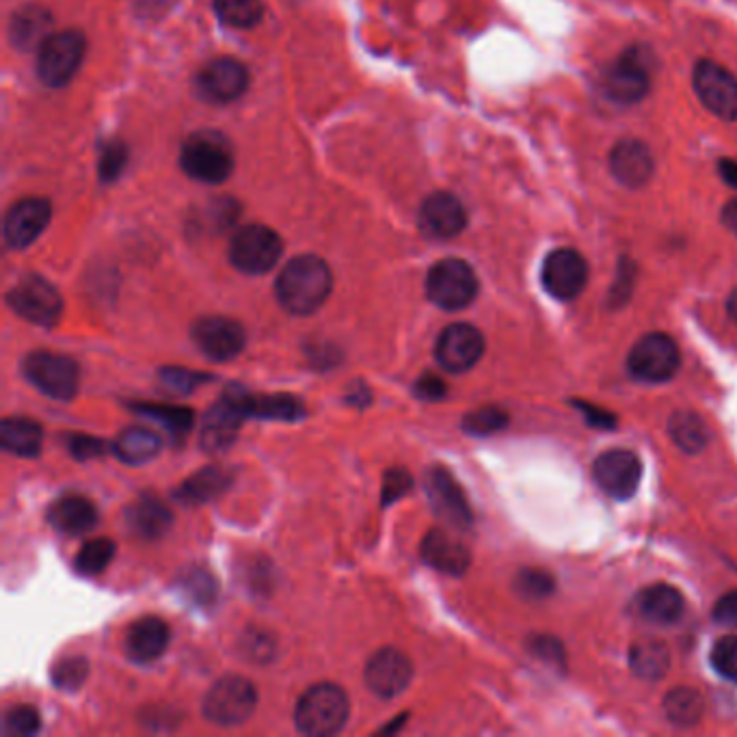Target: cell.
I'll return each instance as SVG.
<instances>
[{
	"instance_id": "cell-1",
	"label": "cell",
	"mask_w": 737,
	"mask_h": 737,
	"mask_svg": "<svg viewBox=\"0 0 737 737\" xmlns=\"http://www.w3.org/2000/svg\"><path fill=\"white\" fill-rule=\"evenodd\" d=\"M333 273L323 258L305 253L290 260L277 277V301L283 310L297 316L316 312L329 299Z\"/></svg>"
},
{
	"instance_id": "cell-2",
	"label": "cell",
	"mask_w": 737,
	"mask_h": 737,
	"mask_svg": "<svg viewBox=\"0 0 737 737\" xmlns=\"http://www.w3.org/2000/svg\"><path fill=\"white\" fill-rule=\"evenodd\" d=\"M180 167L186 176L201 185H224L236 167V152L230 138L219 131L204 128L186 138L180 152Z\"/></svg>"
},
{
	"instance_id": "cell-3",
	"label": "cell",
	"mask_w": 737,
	"mask_h": 737,
	"mask_svg": "<svg viewBox=\"0 0 737 737\" xmlns=\"http://www.w3.org/2000/svg\"><path fill=\"white\" fill-rule=\"evenodd\" d=\"M349 696L335 684H319L305 692L294 709V723L301 734L329 737L349 720Z\"/></svg>"
},
{
	"instance_id": "cell-4",
	"label": "cell",
	"mask_w": 737,
	"mask_h": 737,
	"mask_svg": "<svg viewBox=\"0 0 737 737\" xmlns=\"http://www.w3.org/2000/svg\"><path fill=\"white\" fill-rule=\"evenodd\" d=\"M87 40L81 31L68 29L50 33L35 50V72L40 81L50 87H65L83 65Z\"/></svg>"
},
{
	"instance_id": "cell-5",
	"label": "cell",
	"mask_w": 737,
	"mask_h": 737,
	"mask_svg": "<svg viewBox=\"0 0 737 737\" xmlns=\"http://www.w3.org/2000/svg\"><path fill=\"white\" fill-rule=\"evenodd\" d=\"M426 294L433 305L446 312H457L476 299L478 277L465 260H439L435 267H430L426 277Z\"/></svg>"
},
{
	"instance_id": "cell-6",
	"label": "cell",
	"mask_w": 737,
	"mask_h": 737,
	"mask_svg": "<svg viewBox=\"0 0 737 737\" xmlns=\"http://www.w3.org/2000/svg\"><path fill=\"white\" fill-rule=\"evenodd\" d=\"M281 253V236L267 226H245L231 238L230 262L245 276H264L273 271Z\"/></svg>"
},
{
	"instance_id": "cell-7",
	"label": "cell",
	"mask_w": 737,
	"mask_h": 737,
	"mask_svg": "<svg viewBox=\"0 0 737 737\" xmlns=\"http://www.w3.org/2000/svg\"><path fill=\"white\" fill-rule=\"evenodd\" d=\"M258 707V692L245 677L230 675L219 679L204 700V716L219 727L247 723Z\"/></svg>"
},
{
	"instance_id": "cell-8",
	"label": "cell",
	"mask_w": 737,
	"mask_h": 737,
	"mask_svg": "<svg viewBox=\"0 0 737 737\" xmlns=\"http://www.w3.org/2000/svg\"><path fill=\"white\" fill-rule=\"evenodd\" d=\"M251 403L253 396H249L242 387L231 385L204 419L201 448L208 453L228 450L242 426V419L251 415Z\"/></svg>"
},
{
	"instance_id": "cell-9",
	"label": "cell",
	"mask_w": 737,
	"mask_h": 737,
	"mask_svg": "<svg viewBox=\"0 0 737 737\" xmlns=\"http://www.w3.org/2000/svg\"><path fill=\"white\" fill-rule=\"evenodd\" d=\"M679 366V346L666 333H648L641 338L627 357V369L632 376L645 383H664L677 374Z\"/></svg>"
},
{
	"instance_id": "cell-10",
	"label": "cell",
	"mask_w": 737,
	"mask_h": 737,
	"mask_svg": "<svg viewBox=\"0 0 737 737\" xmlns=\"http://www.w3.org/2000/svg\"><path fill=\"white\" fill-rule=\"evenodd\" d=\"M9 308L24 321L52 326L63 312V299L59 290L44 277H24L7 294Z\"/></svg>"
},
{
	"instance_id": "cell-11",
	"label": "cell",
	"mask_w": 737,
	"mask_h": 737,
	"mask_svg": "<svg viewBox=\"0 0 737 737\" xmlns=\"http://www.w3.org/2000/svg\"><path fill=\"white\" fill-rule=\"evenodd\" d=\"M22 369L27 378L54 401H70L79 390V366L65 355L33 353Z\"/></svg>"
},
{
	"instance_id": "cell-12",
	"label": "cell",
	"mask_w": 737,
	"mask_h": 737,
	"mask_svg": "<svg viewBox=\"0 0 737 737\" xmlns=\"http://www.w3.org/2000/svg\"><path fill=\"white\" fill-rule=\"evenodd\" d=\"M694 92L718 117L737 120V79L714 61H698L694 68Z\"/></svg>"
},
{
	"instance_id": "cell-13",
	"label": "cell",
	"mask_w": 737,
	"mask_h": 737,
	"mask_svg": "<svg viewBox=\"0 0 737 737\" xmlns=\"http://www.w3.org/2000/svg\"><path fill=\"white\" fill-rule=\"evenodd\" d=\"M595 482L614 500H627L639 491L643 463L630 450H608L593 465Z\"/></svg>"
},
{
	"instance_id": "cell-14",
	"label": "cell",
	"mask_w": 737,
	"mask_h": 737,
	"mask_svg": "<svg viewBox=\"0 0 737 737\" xmlns=\"http://www.w3.org/2000/svg\"><path fill=\"white\" fill-rule=\"evenodd\" d=\"M417 226L424 236L435 240H450L459 236L467 226V212L461 199L446 190L428 195L419 206Z\"/></svg>"
},
{
	"instance_id": "cell-15",
	"label": "cell",
	"mask_w": 737,
	"mask_h": 737,
	"mask_svg": "<svg viewBox=\"0 0 737 737\" xmlns=\"http://www.w3.org/2000/svg\"><path fill=\"white\" fill-rule=\"evenodd\" d=\"M485 353V338L474 324L457 323L444 329L437 340L435 357L448 372H467L474 369Z\"/></svg>"
},
{
	"instance_id": "cell-16",
	"label": "cell",
	"mask_w": 737,
	"mask_h": 737,
	"mask_svg": "<svg viewBox=\"0 0 737 737\" xmlns=\"http://www.w3.org/2000/svg\"><path fill=\"white\" fill-rule=\"evenodd\" d=\"M543 288L558 301L575 299L587 281L589 264L573 249H556L543 262Z\"/></svg>"
},
{
	"instance_id": "cell-17",
	"label": "cell",
	"mask_w": 737,
	"mask_h": 737,
	"mask_svg": "<svg viewBox=\"0 0 737 737\" xmlns=\"http://www.w3.org/2000/svg\"><path fill=\"white\" fill-rule=\"evenodd\" d=\"M247 87H249V72L245 63L231 56L212 59L197 74V90L206 100L217 104H228L238 100L247 92Z\"/></svg>"
},
{
	"instance_id": "cell-18",
	"label": "cell",
	"mask_w": 737,
	"mask_h": 737,
	"mask_svg": "<svg viewBox=\"0 0 737 737\" xmlns=\"http://www.w3.org/2000/svg\"><path fill=\"white\" fill-rule=\"evenodd\" d=\"M52 217V206L44 197H24L15 201L4 217V242L11 249H24L33 245L46 230Z\"/></svg>"
},
{
	"instance_id": "cell-19",
	"label": "cell",
	"mask_w": 737,
	"mask_h": 737,
	"mask_svg": "<svg viewBox=\"0 0 737 737\" xmlns=\"http://www.w3.org/2000/svg\"><path fill=\"white\" fill-rule=\"evenodd\" d=\"M197 349L212 362H230L245 349V329L226 316H208L193 326Z\"/></svg>"
},
{
	"instance_id": "cell-20",
	"label": "cell",
	"mask_w": 737,
	"mask_h": 737,
	"mask_svg": "<svg viewBox=\"0 0 737 737\" xmlns=\"http://www.w3.org/2000/svg\"><path fill=\"white\" fill-rule=\"evenodd\" d=\"M651 85L648 70L639 52H625L603 72V92L621 104H634L645 97Z\"/></svg>"
},
{
	"instance_id": "cell-21",
	"label": "cell",
	"mask_w": 737,
	"mask_h": 737,
	"mask_svg": "<svg viewBox=\"0 0 737 737\" xmlns=\"http://www.w3.org/2000/svg\"><path fill=\"white\" fill-rule=\"evenodd\" d=\"M414 677V666L403 651L381 648L370 657L366 666V684L370 691L383 698H394L407 691Z\"/></svg>"
},
{
	"instance_id": "cell-22",
	"label": "cell",
	"mask_w": 737,
	"mask_h": 737,
	"mask_svg": "<svg viewBox=\"0 0 737 737\" xmlns=\"http://www.w3.org/2000/svg\"><path fill=\"white\" fill-rule=\"evenodd\" d=\"M426 491L430 505L455 528H467L471 523V510L465 500L459 482L444 467H433L426 474Z\"/></svg>"
},
{
	"instance_id": "cell-23",
	"label": "cell",
	"mask_w": 737,
	"mask_h": 737,
	"mask_svg": "<svg viewBox=\"0 0 737 737\" xmlns=\"http://www.w3.org/2000/svg\"><path fill=\"white\" fill-rule=\"evenodd\" d=\"M612 176L627 188H641L653 176V156L645 143L625 138L610 152Z\"/></svg>"
},
{
	"instance_id": "cell-24",
	"label": "cell",
	"mask_w": 737,
	"mask_h": 737,
	"mask_svg": "<svg viewBox=\"0 0 737 737\" xmlns=\"http://www.w3.org/2000/svg\"><path fill=\"white\" fill-rule=\"evenodd\" d=\"M169 639H172L169 625L160 616H145V619H138L137 623H133V627L128 630L126 651L135 662L147 664V662L158 660L165 653Z\"/></svg>"
},
{
	"instance_id": "cell-25",
	"label": "cell",
	"mask_w": 737,
	"mask_h": 737,
	"mask_svg": "<svg viewBox=\"0 0 737 737\" xmlns=\"http://www.w3.org/2000/svg\"><path fill=\"white\" fill-rule=\"evenodd\" d=\"M422 558L437 571L448 575H463L469 569V552L444 530H430L422 543Z\"/></svg>"
},
{
	"instance_id": "cell-26",
	"label": "cell",
	"mask_w": 737,
	"mask_h": 737,
	"mask_svg": "<svg viewBox=\"0 0 737 737\" xmlns=\"http://www.w3.org/2000/svg\"><path fill=\"white\" fill-rule=\"evenodd\" d=\"M48 521L63 534H83L97 523V510L87 498L65 496L50 507Z\"/></svg>"
},
{
	"instance_id": "cell-27",
	"label": "cell",
	"mask_w": 737,
	"mask_h": 737,
	"mask_svg": "<svg viewBox=\"0 0 737 737\" xmlns=\"http://www.w3.org/2000/svg\"><path fill=\"white\" fill-rule=\"evenodd\" d=\"M172 521H174L172 510L165 502H160L158 498H152V496L137 498L133 502V507L128 508V523L143 539L163 537L169 530Z\"/></svg>"
},
{
	"instance_id": "cell-28",
	"label": "cell",
	"mask_w": 737,
	"mask_h": 737,
	"mask_svg": "<svg viewBox=\"0 0 737 737\" xmlns=\"http://www.w3.org/2000/svg\"><path fill=\"white\" fill-rule=\"evenodd\" d=\"M2 448L18 457H38L42 450V426L29 417H7L0 424Z\"/></svg>"
},
{
	"instance_id": "cell-29",
	"label": "cell",
	"mask_w": 737,
	"mask_h": 737,
	"mask_svg": "<svg viewBox=\"0 0 737 737\" xmlns=\"http://www.w3.org/2000/svg\"><path fill=\"white\" fill-rule=\"evenodd\" d=\"M639 610L643 612V616L648 621L660 623V625H668V623H675L682 616L684 598L675 587L653 584L639 595Z\"/></svg>"
},
{
	"instance_id": "cell-30",
	"label": "cell",
	"mask_w": 737,
	"mask_h": 737,
	"mask_svg": "<svg viewBox=\"0 0 737 737\" xmlns=\"http://www.w3.org/2000/svg\"><path fill=\"white\" fill-rule=\"evenodd\" d=\"M160 437L143 426H131L124 433L117 435L113 450L117 459L131 465H141V463L152 461L160 453Z\"/></svg>"
},
{
	"instance_id": "cell-31",
	"label": "cell",
	"mask_w": 737,
	"mask_h": 737,
	"mask_svg": "<svg viewBox=\"0 0 737 737\" xmlns=\"http://www.w3.org/2000/svg\"><path fill=\"white\" fill-rule=\"evenodd\" d=\"M230 480V471L226 467H206L190 476L178 489V500L185 505H204L226 491Z\"/></svg>"
},
{
	"instance_id": "cell-32",
	"label": "cell",
	"mask_w": 737,
	"mask_h": 737,
	"mask_svg": "<svg viewBox=\"0 0 737 737\" xmlns=\"http://www.w3.org/2000/svg\"><path fill=\"white\" fill-rule=\"evenodd\" d=\"M50 15L40 7L22 9L11 20V42L20 48H33L38 50L40 44L46 40L50 31Z\"/></svg>"
},
{
	"instance_id": "cell-33",
	"label": "cell",
	"mask_w": 737,
	"mask_h": 737,
	"mask_svg": "<svg viewBox=\"0 0 737 737\" xmlns=\"http://www.w3.org/2000/svg\"><path fill=\"white\" fill-rule=\"evenodd\" d=\"M630 664L639 677L655 682L668 673L671 653L660 641H641L630 651Z\"/></svg>"
},
{
	"instance_id": "cell-34",
	"label": "cell",
	"mask_w": 737,
	"mask_h": 737,
	"mask_svg": "<svg viewBox=\"0 0 737 737\" xmlns=\"http://www.w3.org/2000/svg\"><path fill=\"white\" fill-rule=\"evenodd\" d=\"M668 433L673 442L684 453H700L709 444V428L707 424L692 412H677L668 422Z\"/></svg>"
},
{
	"instance_id": "cell-35",
	"label": "cell",
	"mask_w": 737,
	"mask_h": 737,
	"mask_svg": "<svg viewBox=\"0 0 737 737\" xmlns=\"http://www.w3.org/2000/svg\"><path fill=\"white\" fill-rule=\"evenodd\" d=\"M664 712L677 727H694L703 718V698L692 688H675L664 698Z\"/></svg>"
},
{
	"instance_id": "cell-36",
	"label": "cell",
	"mask_w": 737,
	"mask_h": 737,
	"mask_svg": "<svg viewBox=\"0 0 737 737\" xmlns=\"http://www.w3.org/2000/svg\"><path fill=\"white\" fill-rule=\"evenodd\" d=\"M215 11L231 29H253L264 15V0H215Z\"/></svg>"
},
{
	"instance_id": "cell-37",
	"label": "cell",
	"mask_w": 737,
	"mask_h": 737,
	"mask_svg": "<svg viewBox=\"0 0 737 737\" xmlns=\"http://www.w3.org/2000/svg\"><path fill=\"white\" fill-rule=\"evenodd\" d=\"M115 556V543L111 539L97 537L87 541L74 558V567L81 575H97L102 573Z\"/></svg>"
},
{
	"instance_id": "cell-38",
	"label": "cell",
	"mask_w": 737,
	"mask_h": 737,
	"mask_svg": "<svg viewBox=\"0 0 737 737\" xmlns=\"http://www.w3.org/2000/svg\"><path fill=\"white\" fill-rule=\"evenodd\" d=\"M135 412L147 415L149 419L158 422L163 428H167L172 435H185L193 426L195 415L186 407H172V405H135Z\"/></svg>"
},
{
	"instance_id": "cell-39",
	"label": "cell",
	"mask_w": 737,
	"mask_h": 737,
	"mask_svg": "<svg viewBox=\"0 0 737 737\" xmlns=\"http://www.w3.org/2000/svg\"><path fill=\"white\" fill-rule=\"evenodd\" d=\"M251 415L267 417V419L292 422V419H299L303 415V405L297 398L288 396V394L262 396V398H253Z\"/></svg>"
},
{
	"instance_id": "cell-40",
	"label": "cell",
	"mask_w": 737,
	"mask_h": 737,
	"mask_svg": "<svg viewBox=\"0 0 737 737\" xmlns=\"http://www.w3.org/2000/svg\"><path fill=\"white\" fill-rule=\"evenodd\" d=\"M128 147L124 141L120 138H113L108 143L102 145V152H100V158H97V174H100V180L102 183H115L126 165H128Z\"/></svg>"
},
{
	"instance_id": "cell-41",
	"label": "cell",
	"mask_w": 737,
	"mask_h": 737,
	"mask_svg": "<svg viewBox=\"0 0 737 737\" xmlns=\"http://www.w3.org/2000/svg\"><path fill=\"white\" fill-rule=\"evenodd\" d=\"M40 714L29 705H18L9 709L2 718V734L4 736L27 737L35 736L40 731Z\"/></svg>"
},
{
	"instance_id": "cell-42",
	"label": "cell",
	"mask_w": 737,
	"mask_h": 737,
	"mask_svg": "<svg viewBox=\"0 0 737 737\" xmlns=\"http://www.w3.org/2000/svg\"><path fill=\"white\" fill-rule=\"evenodd\" d=\"M508 424V415L498 409V407H482V409H476L469 415H465L463 419V428L471 435H494L498 430H502Z\"/></svg>"
},
{
	"instance_id": "cell-43",
	"label": "cell",
	"mask_w": 737,
	"mask_h": 737,
	"mask_svg": "<svg viewBox=\"0 0 737 737\" xmlns=\"http://www.w3.org/2000/svg\"><path fill=\"white\" fill-rule=\"evenodd\" d=\"M180 587L185 589L186 598H190L197 603H212L217 598V582L208 571L201 569H190L185 578L180 580Z\"/></svg>"
},
{
	"instance_id": "cell-44",
	"label": "cell",
	"mask_w": 737,
	"mask_h": 737,
	"mask_svg": "<svg viewBox=\"0 0 737 737\" xmlns=\"http://www.w3.org/2000/svg\"><path fill=\"white\" fill-rule=\"evenodd\" d=\"M87 673H90V666H87L85 660L70 657V660H63L54 666L52 679H54L56 688H61V691H76L85 682Z\"/></svg>"
},
{
	"instance_id": "cell-45",
	"label": "cell",
	"mask_w": 737,
	"mask_h": 737,
	"mask_svg": "<svg viewBox=\"0 0 737 737\" xmlns=\"http://www.w3.org/2000/svg\"><path fill=\"white\" fill-rule=\"evenodd\" d=\"M517 591L528 600L548 598L553 591V580L550 573L541 569H526L517 575Z\"/></svg>"
},
{
	"instance_id": "cell-46",
	"label": "cell",
	"mask_w": 737,
	"mask_h": 737,
	"mask_svg": "<svg viewBox=\"0 0 737 737\" xmlns=\"http://www.w3.org/2000/svg\"><path fill=\"white\" fill-rule=\"evenodd\" d=\"M712 666L725 679L737 682V636H725L714 645Z\"/></svg>"
},
{
	"instance_id": "cell-47",
	"label": "cell",
	"mask_w": 737,
	"mask_h": 737,
	"mask_svg": "<svg viewBox=\"0 0 737 737\" xmlns=\"http://www.w3.org/2000/svg\"><path fill=\"white\" fill-rule=\"evenodd\" d=\"M160 378L169 390H176V392H183V394L193 392L197 385L210 381V376H206L204 372H190V370L185 369L160 370Z\"/></svg>"
},
{
	"instance_id": "cell-48",
	"label": "cell",
	"mask_w": 737,
	"mask_h": 737,
	"mask_svg": "<svg viewBox=\"0 0 737 737\" xmlns=\"http://www.w3.org/2000/svg\"><path fill=\"white\" fill-rule=\"evenodd\" d=\"M412 476L405 469H390L383 480V505H392L401 500L409 489H412Z\"/></svg>"
},
{
	"instance_id": "cell-49",
	"label": "cell",
	"mask_w": 737,
	"mask_h": 737,
	"mask_svg": "<svg viewBox=\"0 0 737 737\" xmlns=\"http://www.w3.org/2000/svg\"><path fill=\"white\" fill-rule=\"evenodd\" d=\"M70 450L79 461H90L104 453V442L90 437V435H72Z\"/></svg>"
},
{
	"instance_id": "cell-50",
	"label": "cell",
	"mask_w": 737,
	"mask_h": 737,
	"mask_svg": "<svg viewBox=\"0 0 737 737\" xmlns=\"http://www.w3.org/2000/svg\"><path fill=\"white\" fill-rule=\"evenodd\" d=\"M415 396H419L422 401H428V403L442 401L446 396V383H444V378H439L437 374H424L415 383Z\"/></svg>"
},
{
	"instance_id": "cell-51",
	"label": "cell",
	"mask_w": 737,
	"mask_h": 737,
	"mask_svg": "<svg viewBox=\"0 0 737 737\" xmlns=\"http://www.w3.org/2000/svg\"><path fill=\"white\" fill-rule=\"evenodd\" d=\"M714 619L720 625L737 627V591H729L714 605Z\"/></svg>"
},
{
	"instance_id": "cell-52",
	"label": "cell",
	"mask_w": 737,
	"mask_h": 737,
	"mask_svg": "<svg viewBox=\"0 0 737 737\" xmlns=\"http://www.w3.org/2000/svg\"><path fill=\"white\" fill-rule=\"evenodd\" d=\"M632 286H634V264L623 260V264L619 267V279L612 288V299L616 301L621 297L625 301L632 294Z\"/></svg>"
},
{
	"instance_id": "cell-53",
	"label": "cell",
	"mask_w": 737,
	"mask_h": 737,
	"mask_svg": "<svg viewBox=\"0 0 737 737\" xmlns=\"http://www.w3.org/2000/svg\"><path fill=\"white\" fill-rule=\"evenodd\" d=\"M578 409H582V414L587 415L589 424L595 426V428H614L616 424V417L608 412H603L600 407H593V405H587V403H575Z\"/></svg>"
},
{
	"instance_id": "cell-54",
	"label": "cell",
	"mask_w": 737,
	"mask_h": 737,
	"mask_svg": "<svg viewBox=\"0 0 737 737\" xmlns=\"http://www.w3.org/2000/svg\"><path fill=\"white\" fill-rule=\"evenodd\" d=\"M718 172H720V176H723V180L727 183L729 186H734V188H737V163L736 160H729V158H725V160H720V165H718Z\"/></svg>"
},
{
	"instance_id": "cell-55",
	"label": "cell",
	"mask_w": 737,
	"mask_h": 737,
	"mask_svg": "<svg viewBox=\"0 0 737 737\" xmlns=\"http://www.w3.org/2000/svg\"><path fill=\"white\" fill-rule=\"evenodd\" d=\"M349 403H353V405H357V407H364L366 403H369V390H366V385H357V390H353V394L349 396Z\"/></svg>"
},
{
	"instance_id": "cell-56",
	"label": "cell",
	"mask_w": 737,
	"mask_h": 737,
	"mask_svg": "<svg viewBox=\"0 0 737 737\" xmlns=\"http://www.w3.org/2000/svg\"><path fill=\"white\" fill-rule=\"evenodd\" d=\"M725 221H727V226L737 233V201H731V204L725 208Z\"/></svg>"
},
{
	"instance_id": "cell-57",
	"label": "cell",
	"mask_w": 737,
	"mask_h": 737,
	"mask_svg": "<svg viewBox=\"0 0 737 737\" xmlns=\"http://www.w3.org/2000/svg\"><path fill=\"white\" fill-rule=\"evenodd\" d=\"M727 312H729V316H731V321L737 324V288L731 292V297H729V303H727Z\"/></svg>"
}]
</instances>
